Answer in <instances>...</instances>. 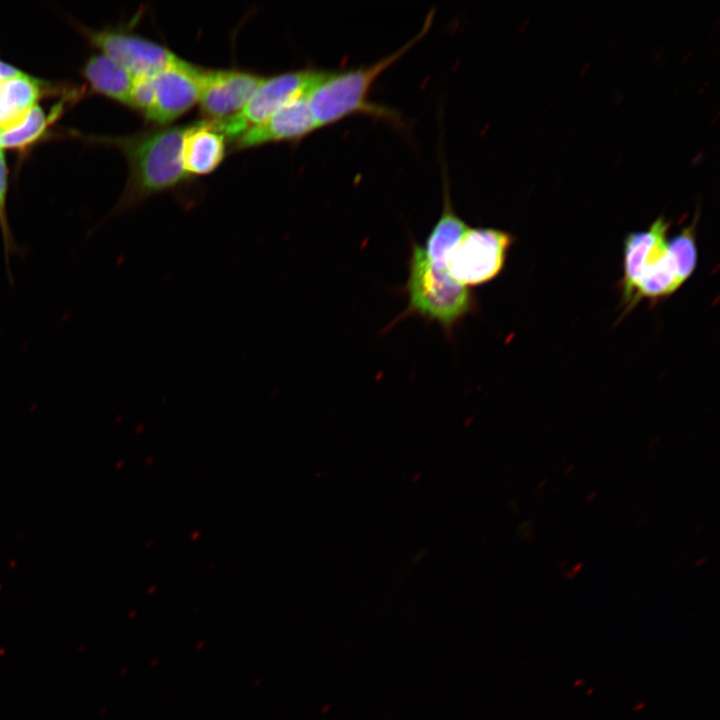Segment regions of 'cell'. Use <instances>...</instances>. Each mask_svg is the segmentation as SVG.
Here are the masks:
<instances>
[{
    "instance_id": "obj_1",
    "label": "cell",
    "mask_w": 720,
    "mask_h": 720,
    "mask_svg": "<svg viewBox=\"0 0 720 720\" xmlns=\"http://www.w3.org/2000/svg\"><path fill=\"white\" fill-rule=\"evenodd\" d=\"M185 127L170 125L97 138L120 150L128 164L127 183L113 213L130 210L152 196L178 188L190 178L181 157Z\"/></svg>"
},
{
    "instance_id": "obj_2",
    "label": "cell",
    "mask_w": 720,
    "mask_h": 720,
    "mask_svg": "<svg viewBox=\"0 0 720 720\" xmlns=\"http://www.w3.org/2000/svg\"><path fill=\"white\" fill-rule=\"evenodd\" d=\"M431 11L419 33L394 53L369 66L343 71H329L307 96L317 128L334 124L354 114H366L392 123H399L398 113L369 100L374 81L413 47L432 25Z\"/></svg>"
},
{
    "instance_id": "obj_3",
    "label": "cell",
    "mask_w": 720,
    "mask_h": 720,
    "mask_svg": "<svg viewBox=\"0 0 720 720\" xmlns=\"http://www.w3.org/2000/svg\"><path fill=\"white\" fill-rule=\"evenodd\" d=\"M402 290L407 295L406 309L394 323L416 316L437 323L448 336L468 315L477 310L473 291L454 280L446 269L426 259L422 245L413 241L408 260V278Z\"/></svg>"
},
{
    "instance_id": "obj_4",
    "label": "cell",
    "mask_w": 720,
    "mask_h": 720,
    "mask_svg": "<svg viewBox=\"0 0 720 720\" xmlns=\"http://www.w3.org/2000/svg\"><path fill=\"white\" fill-rule=\"evenodd\" d=\"M328 72L305 68L265 77L238 113L215 122L231 144L247 129L264 121L284 105L308 96Z\"/></svg>"
},
{
    "instance_id": "obj_5",
    "label": "cell",
    "mask_w": 720,
    "mask_h": 720,
    "mask_svg": "<svg viewBox=\"0 0 720 720\" xmlns=\"http://www.w3.org/2000/svg\"><path fill=\"white\" fill-rule=\"evenodd\" d=\"M513 242L507 231L469 227L448 256L447 272L469 288L485 284L501 273Z\"/></svg>"
},
{
    "instance_id": "obj_6",
    "label": "cell",
    "mask_w": 720,
    "mask_h": 720,
    "mask_svg": "<svg viewBox=\"0 0 720 720\" xmlns=\"http://www.w3.org/2000/svg\"><path fill=\"white\" fill-rule=\"evenodd\" d=\"M202 67L176 57L152 76V104L144 120L157 126H170L199 101Z\"/></svg>"
},
{
    "instance_id": "obj_7",
    "label": "cell",
    "mask_w": 720,
    "mask_h": 720,
    "mask_svg": "<svg viewBox=\"0 0 720 720\" xmlns=\"http://www.w3.org/2000/svg\"><path fill=\"white\" fill-rule=\"evenodd\" d=\"M86 35L100 53L115 60L134 77L153 76L177 57L158 42L120 27L88 30Z\"/></svg>"
},
{
    "instance_id": "obj_8",
    "label": "cell",
    "mask_w": 720,
    "mask_h": 720,
    "mask_svg": "<svg viewBox=\"0 0 720 720\" xmlns=\"http://www.w3.org/2000/svg\"><path fill=\"white\" fill-rule=\"evenodd\" d=\"M264 78L248 70L202 68L198 101L201 115L218 120L238 113Z\"/></svg>"
},
{
    "instance_id": "obj_9",
    "label": "cell",
    "mask_w": 720,
    "mask_h": 720,
    "mask_svg": "<svg viewBox=\"0 0 720 720\" xmlns=\"http://www.w3.org/2000/svg\"><path fill=\"white\" fill-rule=\"evenodd\" d=\"M670 222L658 217L645 231L631 232L624 239L621 290L627 306L637 282L662 266L669 257L667 232Z\"/></svg>"
},
{
    "instance_id": "obj_10",
    "label": "cell",
    "mask_w": 720,
    "mask_h": 720,
    "mask_svg": "<svg viewBox=\"0 0 720 720\" xmlns=\"http://www.w3.org/2000/svg\"><path fill=\"white\" fill-rule=\"evenodd\" d=\"M316 129L318 128L305 96L289 102L264 121L250 127L231 145L234 151H243L271 143L295 142Z\"/></svg>"
},
{
    "instance_id": "obj_11",
    "label": "cell",
    "mask_w": 720,
    "mask_h": 720,
    "mask_svg": "<svg viewBox=\"0 0 720 720\" xmlns=\"http://www.w3.org/2000/svg\"><path fill=\"white\" fill-rule=\"evenodd\" d=\"M228 140L214 120L187 124L182 139V164L186 174L204 176L215 171L226 156Z\"/></svg>"
},
{
    "instance_id": "obj_12",
    "label": "cell",
    "mask_w": 720,
    "mask_h": 720,
    "mask_svg": "<svg viewBox=\"0 0 720 720\" xmlns=\"http://www.w3.org/2000/svg\"><path fill=\"white\" fill-rule=\"evenodd\" d=\"M47 84L23 71L5 79L0 89V132L19 123L44 95Z\"/></svg>"
},
{
    "instance_id": "obj_13",
    "label": "cell",
    "mask_w": 720,
    "mask_h": 720,
    "mask_svg": "<svg viewBox=\"0 0 720 720\" xmlns=\"http://www.w3.org/2000/svg\"><path fill=\"white\" fill-rule=\"evenodd\" d=\"M82 76L97 94L129 107L134 76L112 58L100 52L91 55Z\"/></svg>"
},
{
    "instance_id": "obj_14",
    "label": "cell",
    "mask_w": 720,
    "mask_h": 720,
    "mask_svg": "<svg viewBox=\"0 0 720 720\" xmlns=\"http://www.w3.org/2000/svg\"><path fill=\"white\" fill-rule=\"evenodd\" d=\"M468 228L465 221L454 211L448 185L445 184L441 215L422 246L429 263L437 268L446 269L451 250Z\"/></svg>"
},
{
    "instance_id": "obj_15",
    "label": "cell",
    "mask_w": 720,
    "mask_h": 720,
    "mask_svg": "<svg viewBox=\"0 0 720 720\" xmlns=\"http://www.w3.org/2000/svg\"><path fill=\"white\" fill-rule=\"evenodd\" d=\"M55 117L47 116L38 104L16 125L0 132V148L22 150L38 141Z\"/></svg>"
},
{
    "instance_id": "obj_16",
    "label": "cell",
    "mask_w": 720,
    "mask_h": 720,
    "mask_svg": "<svg viewBox=\"0 0 720 720\" xmlns=\"http://www.w3.org/2000/svg\"><path fill=\"white\" fill-rule=\"evenodd\" d=\"M697 219L698 215L694 217L690 225L684 227L677 235L668 241L669 251L683 282L693 273L697 263L695 238Z\"/></svg>"
},
{
    "instance_id": "obj_17",
    "label": "cell",
    "mask_w": 720,
    "mask_h": 720,
    "mask_svg": "<svg viewBox=\"0 0 720 720\" xmlns=\"http://www.w3.org/2000/svg\"><path fill=\"white\" fill-rule=\"evenodd\" d=\"M7 195H8V168L4 155V150L0 148V230L3 241L4 259L8 269L9 281L12 282L10 270V257L13 254L22 255L21 248L14 239L7 214Z\"/></svg>"
},
{
    "instance_id": "obj_18",
    "label": "cell",
    "mask_w": 720,
    "mask_h": 720,
    "mask_svg": "<svg viewBox=\"0 0 720 720\" xmlns=\"http://www.w3.org/2000/svg\"><path fill=\"white\" fill-rule=\"evenodd\" d=\"M21 70H19L17 67L13 66L10 63H7L0 59V73L7 75V76H14L17 73H19Z\"/></svg>"
}]
</instances>
